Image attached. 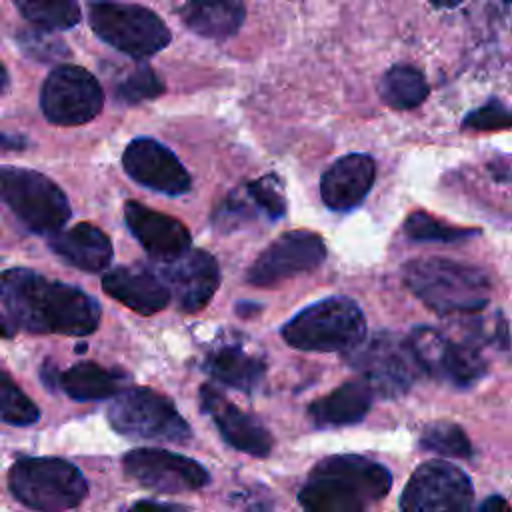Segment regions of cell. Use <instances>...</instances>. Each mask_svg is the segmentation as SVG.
I'll list each match as a JSON object with an SVG mask.
<instances>
[{"label": "cell", "instance_id": "6da1fadb", "mask_svg": "<svg viewBox=\"0 0 512 512\" xmlns=\"http://www.w3.org/2000/svg\"><path fill=\"white\" fill-rule=\"evenodd\" d=\"M4 338L16 332L88 336L100 324V304L82 288L28 268H8L0 280Z\"/></svg>", "mask_w": 512, "mask_h": 512}, {"label": "cell", "instance_id": "7a4b0ae2", "mask_svg": "<svg viewBox=\"0 0 512 512\" xmlns=\"http://www.w3.org/2000/svg\"><path fill=\"white\" fill-rule=\"evenodd\" d=\"M392 488L390 470L366 456L334 454L322 458L298 492L304 512H366V502Z\"/></svg>", "mask_w": 512, "mask_h": 512}, {"label": "cell", "instance_id": "3957f363", "mask_svg": "<svg viewBox=\"0 0 512 512\" xmlns=\"http://www.w3.org/2000/svg\"><path fill=\"white\" fill-rule=\"evenodd\" d=\"M402 278L408 290L440 316L474 314L490 300L488 276L470 264L430 256L404 264Z\"/></svg>", "mask_w": 512, "mask_h": 512}, {"label": "cell", "instance_id": "277c9868", "mask_svg": "<svg viewBox=\"0 0 512 512\" xmlns=\"http://www.w3.org/2000/svg\"><path fill=\"white\" fill-rule=\"evenodd\" d=\"M366 336L360 306L346 296L322 298L282 326V338L304 352H352Z\"/></svg>", "mask_w": 512, "mask_h": 512}, {"label": "cell", "instance_id": "5b68a950", "mask_svg": "<svg viewBox=\"0 0 512 512\" xmlns=\"http://www.w3.org/2000/svg\"><path fill=\"white\" fill-rule=\"evenodd\" d=\"M16 500L38 512H64L78 506L88 492L82 472L64 458L24 456L8 472Z\"/></svg>", "mask_w": 512, "mask_h": 512}, {"label": "cell", "instance_id": "8992f818", "mask_svg": "<svg viewBox=\"0 0 512 512\" xmlns=\"http://www.w3.org/2000/svg\"><path fill=\"white\" fill-rule=\"evenodd\" d=\"M2 200L12 214L36 234H58L72 210L64 190L48 176L20 166H4Z\"/></svg>", "mask_w": 512, "mask_h": 512}, {"label": "cell", "instance_id": "52a82bcc", "mask_svg": "<svg viewBox=\"0 0 512 512\" xmlns=\"http://www.w3.org/2000/svg\"><path fill=\"white\" fill-rule=\"evenodd\" d=\"M92 32L132 58H148L170 44V30L164 20L140 4L92 2L88 6Z\"/></svg>", "mask_w": 512, "mask_h": 512}, {"label": "cell", "instance_id": "ba28073f", "mask_svg": "<svg viewBox=\"0 0 512 512\" xmlns=\"http://www.w3.org/2000/svg\"><path fill=\"white\" fill-rule=\"evenodd\" d=\"M110 426L128 438L186 442L188 422L164 394L150 388H126L108 408Z\"/></svg>", "mask_w": 512, "mask_h": 512}, {"label": "cell", "instance_id": "9c48e42d", "mask_svg": "<svg viewBox=\"0 0 512 512\" xmlns=\"http://www.w3.org/2000/svg\"><path fill=\"white\" fill-rule=\"evenodd\" d=\"M348 364L362 372L376 396L398 398L406 394L424 372L408 338L392 332H376L356 350L348 352Z\"/></svg>", "mask_w": 512, "mask_h": 512}, {"label": "cell", "instance_id": "30bf717a", "mask_svg": "<svg viewBox=\"0 0 512 512\" xmlns=\"http://www.w3.org/2000/svg\"><path fill=\"white\" fill-rule=\"evenodd\" d=\"M104 106L98 80L80 66L60 64L44 80L40 108L44 118L56 126H80L94 120Z\"/></svg>", "mask_w": 512, "mask_h": 512}, {"label": "cell", "instance_id": "8fae6325", "mask_svg": "<svg viewBox=\"0 0 512 512\" xmlns=\"http://www.w3.org/2000/svg\"><path fill=\"white\" fill-rule=\"evenodd\" d=\"M474 488L458 466L446 460L422 462L408 478L400 512H470Z\"/></svg>", "mask_w": 512, "mask_h": 512}, {"label": "cell", "instance_id": "7c38bea8", "mask_svg": "<svg viewBox=\"0 0 512 512\" xmlns=\"http://www.w3.org/2000/svg\"><path fill=\"white\" fill-rule=\"evenodd\" d=\"M408 342L426 374L456 388H468L486 374V362L470 342H454L430 326H416Z\"/></svg>", "mask_w": 512, "mask_h": 512}, {"label": "cell", "instance_id": "4fadbf2b", "mask_svg": "<svg viewBox=\"0 0 512 512\" xmlns=\"http://www.w3.org/2000/svg\"><path fill=\"white\" fill-rule=\"evenodd\" d=\"M326 260L324 238L310 230H292L278 236L250 264L246 282L258 288L278 286L316 270Z\"/></svg>", "mask_w": 512, "mask_h": 512}, {"label": "cell", "instance_id": "5bb4252c", "mask_svg": "<svg viewBox=\"0 0 512 512\" xmlns=\"http://www.w3.org/2000/svg\"><path fill=\"white\" fill-rule=\"evenodd\" d=\"M122 466L140 486L158 492H188L210 482V474L202 464L164 448H134L124 454Z\"/></svg>", "mask_w": 512, "mask_h": 512}, {"label": "cell", "instance_id": "9a60e30c", "mask_svg": "<svg viewBox=\"0 0 512 512\" xmlns=\"http://www.w3.org/2000/svg\"><path fill=\"white\" fill-rule=\"evenodd\" d=\"M122 166L132 180L154 192L180 196L192 186L190 174L176 154L154 138H134L124 148Z\"/></svg>", "mask_w": 512, "mask_h": 512}, {"label": "cell", "instance_id": "2e32d148", "mask_svg": "<svg viewBox=\"0 0 512 512\" xmlns=\"http://www.w3.org/2000/svg\"><path fill=\"white\" fill-rule=\"evenodd\" d=\"M160 276L176 296L182 312L202 310L220 286V268L216 258L200 248L188 250L174 262L160 266Z\"/></svg>", "mask_w": 512, "mask_h": 512}, {"label": "cell", "instance_id": "e0dca14e", "mask_svg": "<svg viewBox=\"0 0 512 512\" xmlns=\"http://www.w3.org/2000/svg\"><path fill=\"white\" fill-rule=\"evenodd\" d=\"M124 220L140 246L162 264L174 262L192 250V236L178 218L130 200L124 204Z\"/></svg>", "mask_w": 512, "mask_h": 512}, {"label": "cell", "instance_id": "ac0fdd59", "mask_svg": "<svg viewBox=\"0 0 512 512\" xmlns=\"http://www.w3.org/2000/svg\"><path fill=\"white\" fill-rule=\"evenodd\" d=\"M200 406L212 418L226 444L256 458L270 454L274 444L270 432L254 416L232 404L212 384L200 388Z\"/></svg>", "mask_w": 512, "mask_h": 512}, {"label": "cell", "instance_id": "d6986e66", "mask_svg": "<svg viewBox=\"0 0 512 512\" xmlns=\"http://www.w3.org/2000/svg\"><path fill=\"white\" fill-rule=\"evenodd\" d=\"M376 164L368 154H346L330 164L320 178V198L336 212L356 208L372 190Z\"/></svg>", "mask_w": 512, "mask_h": 512}, {"label": "cell", "instance_id": "ffe728a7", "mask_svg": "<svg viewBox=\"0 0 512 512\" xmlns=\"http://www.w3.org/2000/svg\"><path fill=\"white\" fill-rule=\"evenodd\" d=\"M104 292L142 316H152L170 304L172 292L160 274L144 266H116L102 276Z\"/></svg>", "mask_w": 512, "mask_h": 512}, {"label": "cell", "instance_id": "44dd1931", "mask_svg": "<svg viewBox=\"0 0 512 512\" xmlns=\"http://www.w3.org/2000/svg\"><path fill=\"white\" fill-rule=\"evenodd\" d=\"M48 246L64 262L84 272L106 270L114 254L110 238L90 222H80L68 230L52 234Z\"/></svg>", "mask_w": 512, "mask_h": 512}, {"label": "cell", "instance_id": "7402d4cb", "mask_svg": "<svg viewBox=\"0 0 512 512\" xmlns=\"http://www.w3.org/2000/svg\"><path fill=\"white\" fill-rule=\"evenodd\" d=\"M374 388L362 376L344 382L326 396L316 398L308 406V418L316 428H336L360 422L374 398Z\"/></svg>", "mask_w": 512, "mask_h": 512}, {"label": "cell", "instance_id": "603a6c76", "mask_svg": "<svg viewBox=\"0 0 512 512\" xmlns=\"http://www.w3.org/2000/svg\"><path fill=\"white\" fill-rule=\"evenodd\" d=\"M204 370L220 384L252 392L266 374V362L238 344H224L206 354Z\"/></svg>", "mask_w": 512, "mask_h": 512}, {"label": "cell", "instance_id": "cb8c5ba5", "mask_svg": "<svg viewBox=\"0 0 512 512\" xmlns=\"http://www.w3.org/2000/svg\"><path fill=\"white\" fill-rule=\"evenodd\" d=\"M128 376L116 368H104L96 362H78L72 364L66 372H60L56 378V386L78 402L116 398L126 388Z\"/></svg>", "mask_w": 512, "mask_h": 512}, {"label": "cell", "instance_id": "d4e9b609", "mask_svg": "<svg viewBox=\"0 0 512 512\" xmlns=\"http://www.w3.org/2000/svg\"><path fill=\"white\" fill-rule=\"evenodd\" d=\"M178 16L194 34L224 40L234 36L244 24L246 8L242 2H186L178 6Z\"/></svg>", "mask_w": 512, "mask_h": 512}, {"label": "cell", "instance_id": "484cf974", "mask_svg": "<svg viewBox=\"0 0 512 512\" xmlns=\"http://www.w3.org/2000/svg\"><path fill=\"white\" fill-rule=\"evenodd\" d=\"M378 92L386 106L394 110H412L426 100L430 88L418 68L410 64H394L382 74Z\"/></svg>", "mask_w": 512, "mask_h": 512}, {"label": "cell", "instance_id": "4316f807", "mask_svg": "<svg viewBox=\"0 0 512 512\" xmlns=\"http://www.w3.org/2000/svg\"><path fill=\"white\" fill-rule=\"evenodd\" d=\"M16 10L38 30H68L80 22V6L72 0H20Z\"/></svg>", "mask_w": 512, "mask_h": 512}, {"label": "cell", "instance_id": "83f0119b", "mask_svg": "<svg viewBox=\"0 0 512 512\" xmlns=\"http://www.w3.org/2000/svg\"><path fill=\"white\" fill-rule=\"evenodd\" d=\"M404 234L414 242H462L476 236L478 230L450 226L424 210H414L404 222Z\"/></svg>", "mask_w": 512, "mask_h": 512}, {"label": "cell", "instance_id": "f1b7e54d", "mask_svg": "<svg viewBox=\"0 0 512 512\" xmlns=\"http://www.w3.org/2000/svg\"><path fill=\"white\" fill-rule=\"evenodd\" d=\"M420 446L440 456H452V458L472 456V444L466 432L452 422L428 424L420 434Z\"/></svg>", "mask_w": 512, "mask_h": 512}, {"label": "cell", "instance_id": "f546056e", "mask_svg": "<svg viewBox=\"0 0 512 512\" xmlns=\"http://www.w3.org/2000/svg\"><path fill=\"white\" fill-rule=\"evenodd\" d=\"M162 92L164 82L148 64H138L114 86V98L122 104H138L142 100H152Z\"/></svg>", "mask_w": 512, "mask_h": 512}, {"label": "cell", "instance_id": "4dcf8cb0", "mask_svg": "<svg viewBox=\"0 0 512 512\" xmlns=\"http://www.w3.org/2000/svg\"><path fill=\"white\" fill-rule=\"evenodd\" d=\"M246 196L266 220H278L286 214V198L282 180L276 174H264L244 186Z\"/></svg>", "mask_w": 512, "mask_h": 512}, {"label": "cell", "instance_id": "1f68e13d", "mask_svg": "<svg viewBox=\"0 0 512 512\" xmlns=\"http://www.w3.org/2000/svg\"><path fill=\"white\" fill-rule=\"evenodd\" d=\"M16 42L28 58L38 62H60L66 56H70L66 42L58 38L54 32L26 28L16 34Z\"/></svg>", "mask_w": 512, "mask_h": 512}, {"label": "cell", "instance_id": "d6a6232c", "mask_svg": "<svg viewBox=\"0 0 512 512\" xmlns=\"http://www.w3.org/2000/svg\"><path fill=\"white\" fill-rule=\"evenodd\" d=\"M2 420L12 426H30L40 418L38 406L18 388V384L8 376V372H2Z\"/></svg>", "mask_w": 512, "mask_h": 512}, {"label": "cell", "instance_id": "836d02e7", "mask_svg": "<svg viewBox=\"0 0 512 512\" xmlns=\"http://www.w3.org/2000/svg\"><path fill=\"white\" fill-rule=\"evenodd\" d=\"M510 126H512V110H508L496 98L488 100L480 108L470 110L462 120V128L466 130H500Z\"/></svg>", "mask_w": 512, "mask_h": 512}, {"label": "cell", "instance_id": "e575fe53", "mask_svg": "<svg viewBox=\"0 0 512 512\" xmlns=\"http://www.w3.org/2000/svg\"><path fill=\"white\" fill-rule=\"evenodd\" d=\"M128 512H184L182 508L168 504V502H158V500H138L134 502Z\"/></svg>", "mask_w": 512, "mask_h": 512}, {"label": "cell", "instance_id": "d590c367", "mask_svg": "<svg viewBox=\"0 0 512 512\" xmlns=\"http://www.w3.org/2000/svg\"><path fill=\"white\" fill-rule=\"evenodd\" d=\"M474 512H512V508L506 498L494 494V496H488L486 500H482V504H478V508Z\"/></svg>", "mask_w": 512, "mask_h": 512}, {"label": "cell", "instance_id": "8d00e7d4", "mask_svg": "<svg viewBox=\"0 0 512 512\" xmlns=\"http://www.w3.org/2000/svg\"><path fill=\"white\" fill-rule=\"evenodd\" d=\"M8 88V72H6V66H2V90L6 92Z\"/></svg>", "mask_w": 512, "mask_h": 512}, {"label": "cell", "instance_id": "74e56055", "mask_svg": "<svg viewBox=\"0 0 512 512\" xmlns=\"http://www.w3.org/2000/svg\"><path fill=\"white\" fill-rule=\"evenodd\" d=\"M80 350H86V344H78V346H76V352H80ZM80 354H82V352H80Z\"/></svg>", "mask_w": 512, "mask_h": 512}]
</instances>
